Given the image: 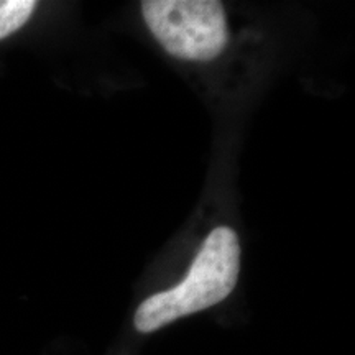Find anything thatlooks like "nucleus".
<instances>
[{
  "label": "nucleus",
  "mask_w": 355,
  "mask_h": 355,
  "mask_svg": "<svg viewBox=\"0 0 355 355\" xmlns=\"http://www.w3.org/2000/svg\"><path fill=\"white\" fill-rule=\"evenodd\" d=\"M146 26L170 55L211 61L229 43L224 7L216 0H145Z\"/></svg>",
  "instance_id": "obj_2"
},
{
  "label": "nucleus",
  "mask_w": 355,
  "mask_h": 355,
  "mask_svg": "<svg viewBox=\"0 0 355 355\" xmlns=\"http://www.w3.org/2000/svg\"><path fill=\"white\" fill-rule=\"evenodd\" d=\"M239 272L241 243L237 234L230 227L214 229L183 282L141 301L133 316V326L141 334H150L222 303L237 285Z\"/></svg>",
  "instance_id": "obj_1"
},
{
  "label": "nucleus",
  "mask_w": 355,
  "mask_h": 355,
  "mask_svg": "<svg viewBox=\"0 0 355 355\" xmlns=\"http://www.w3.org/2000/svg\"><path fill=\"white\" fill-rule=\"evenodd\" d=\"M37 7L33 0H0V40L25 25Z\"/></svg>",
  "instance_id": "obj_3"
}]
</instances>
